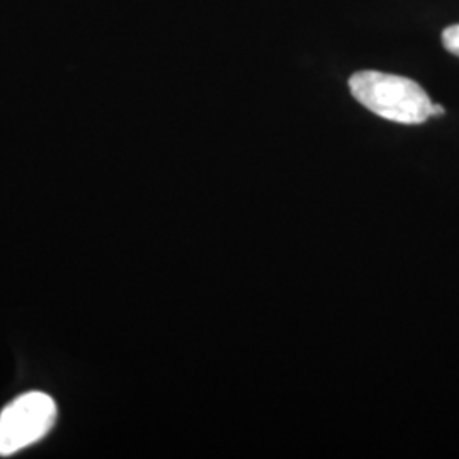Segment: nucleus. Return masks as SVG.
I'll return each mask as SVG.
<instances>
[{"mask_svg":"<svg viewBox=\"0 0 459 459\" xmlns=\"http://www.w3.org/2000/svg\"><path fill=\"white\" fill-rule=\"evenodd\" d=\"M444 108L439 104H432V109H430V116H443Z\"/></svg>","mask_w":459,"mask_h":459,"instance_id":"4","label":"nucleus"},{"mask_svg":"<svg viewBox=\"0 0 459 459\" xmlns=\"http://www.w3.org/2000/svg\"><path fill=\"white\" fill-rule=\"evenodd\" d=\"M444 48L459 56V24L449 26L443 31Z\"/></svg>","mask_w":459,"mask_h":459,"instance_id":"3","label":"nucleus"},{"mask_svg":"<svg viewBox=\"0 0 459 459\" xmlns=\"http://www.w3.org/2000/svg\"><path fill=\"white\" fill-rule=\"evenodd\" d=\"M56 420V403L47 394L17 396L0 413V456H13L41 441Z\"/></svg>","mask_w":459,"mask_h":459,"instance_id":"2","label":"nucleus"},{"mask_svg":"<svg viewBox=\"0 0 459 459\" xmlns=\"http://www.w3.org/2000/svg\"><path fill=\"white\" fill-rule=\"evenodd\" d=\"M351 94L366 109L400 125H422L430 117L432 100L411 79L377 70L356 72L349 79Z\"/></svg>","mask_w":459,"mask_h":459,"instance_id":"1","label":"nucleus"}]
</instances>
